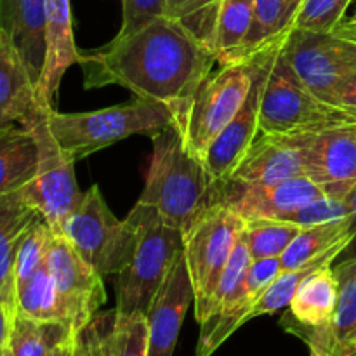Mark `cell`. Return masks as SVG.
Listing matches in <instances>:
<instances>
[{"instance_id": "cell-17", "label": "cell", "mask_w": 356, "mask_h": 356, "mask_svg": "<svg viewBox=\"0 0 356 356\" xmlns=\"http://www.w3.org/2000/svg\"><path fill=\"white\" fill-rule=\"evenodd\" d=\"M302 174L301 153L287 136L259 134L228 181L245 186H270Z\"/></svg>"}, {"instance_id": "cell-19", "label": "cell", "mask_w": 356, "mask_h": 356, "mask_svg": "<svg viewBox=\"0 0 356 356\" xmlns=\"http://www.w3.org/2000/svg\"><path fill=\"white\" fill-rule=\"evenodd\" d=\"M339 298V284L330 266L312 271L301 280L289 305L285 320L287 332L299 334L305 330H330Z\"/></svg>"}, {"instance_id": "cell-43", "label": "cell", "mask_w": 356, "mask_h": 356, "mask_svg": "<svg viewBox=\"0 0 356 356\" xmlns=\"http://www.w3.org/2000/svg\"><path fill=\"white\" fill-rule=\"evenodd\" d=\"M346 125H356V108H341Z\"/></svg>"}, {"instance_id": "cell-32", "label": "cell", "mask_w": 356, "mask_h": 356, "mask_svg": "<svg viewBox=\"0 0 356 356\" xmlns=\"http://www.w3.org/2000/svg\"><path fill=\"white\" fill-rule=\"evenodd\" d=\"M54 233H52L51 226L45 222L44 218L38 219L26 236L21 242L19 250H17L16 263H14V282L16 287L26 282L35 271L40 270L47 263L49 247H51Z\"/></svg>"}, {"instance_id": "cell-5", "label": "cell", "mask_w": 356, "mask_h": 356, "mask_svg": "<svg viewBox=\"0 0 356 356\" xmlns=\"http://www.w3.org/2000/svg\"><path fill=\"white\" fill-rule=\"evenodd\" d=\"M101 275L117 277L129 264L138 243V226L131 216L122 221L108 207L99 186L83 191L66 218L61 235Z\"/></svg>"}, {"instance_id": "cell-25", "label": "cell", "mask_w": 356, "mask_h": 356, "mask_svg": "<svg viewBox=\"0 0 356 356\" xmlns=\"http://www.w3.org/2000/svg\"><path fill=\"white\" fill-rule=\"evenodd\" d=\"M332 270L339 284V298L329 330L330 356H356V256Z\"/></svg>"}, {"instance_id": "cell-13", "label": "cell", "mask_w": 356, "mask_h": 356, "mask_svg": "<svg viewBox=\"0 0 356 356\" xmlns=\"http://www.w3.org/2000/svg\"><path fill=\"white\" fill-rule=\"evenodd\" d=\"M47 268L66 309L70 327L82 330L106 302L103 277L59 235H54L49 247Z\"/></svg>"}, {"instance_id": "cell-4", "label": "cell", "mask_w": 356, "mask_h": 356, "mask_svg": "<svg viewBox=\"0 0 356 356\" xmlns=\"http://www.w3.org/2000/svg\"><path fill=\"white\" fill-rule=\"evenodd\" d=\"M138 226V243L127 266L117 275V313H148L153 299L183 254V232L152 207L138 204L129 212Z\"/></svg>"}, {"instance_id": "cell-8", "label": "cell", "mask_w": 356, "mask_h": 356, "mask_svg": "<svg viewBox=\"0 0 356 356\" xmlns=\"http://www.w3.org/2000/svg\"><path fill=\"white\" fill-rule=\"evenodd\" d=\"M47 108L54 106L37 104L21 120L37 145V170L33 179L23 188V193L51 226L52 233L61 235L66 218L83 193L76 186L75 160L59 146L49 127Z\"/></svg>"}, {"instance_id": "cell-22", "label": "cell", "mask_w": 356, "mask_h": 356, "mask_svg": "<svg viewBox=\"0 0 356 356\" xmlns=\"http://www.w3.org/2000/svg\"><path fill=\"white\" fill-rule=\"evenodd\" d=\"M353 242L351 219L323 222L302 228L289 249L282 254V271H294L313 264H332Z\"/></svg>"}, {"instance_id": "cell-1", "label": "cell", "mask_w": 356, "mask_h": 356, "mask_svg": "<svg viewBox=\"0 0 356 356\" xmlns=\"http://www.w3.org/2000/svg\"><path fill=\"white\" fill-rule=\"evenodd\" d=\"M218 63L214 52L183 24L160 17L125 38L82 52L86 89L118 86L143 99L167 104L177 118Z\"/></svg>"}, {"instance_id": "cell-7", "label": "cell", "mask_w": 356, "mask_h": 356, "mask_svg": "<svg viewBox=\"0 0 356 356\" xmlns=\"http://www.w3.org/2000/svg\"><path fill=\"white\" fill-rule=\"evenodd\" d=\"M336 125H346L343 110L309 90L280 45L261 96L259 134L292 136Z\"/></svg>"}, {"instance_id": "cell-23", "label": "cell", "mask_w": 356, "mask_h": 356, "mask_svg": "<svg viewBox=\"0 0 356 356\" xmlns=\"http://www.w3.org/2000/svg\"><path fill=\"white\" fill-rule=\"evenodd\" d=\"M37 170V145L23 125L0 129V197L26 186Z\"/></svg>"}, {"instance_id": "cell-35", "label": "cell", "mask_w": 356, "mask_h": 356, "mask_svg": "<svg viewBox=\"0 0 356 356\" xmlns=\"http://www.w3.org/2000/svg\"><path fill=\"white\" fill-rule=\"evenodd\" d=\"M346 218H350V207L346 204V198H334L323 195V197L313 200L312 204L292 212L285 219L296 222L301 228H309V226L323 225V222L337 221V219Z\"/></svg>"}, {"instance_id": "cell-26", "label": "cell", "mask_w": 356, "mask_h": 356, "mask_svg": "<svg viewBox=\"0 0 356 356\" xmlns=\"http://www.w3.org/2000/svg\"><path fill=\"white\" fill-rule=\"evenodd\" d=\"M256 0H222L216 23L212 52L221 65L242 61L254 21Z\"/></svg>"}, {"instance_id": "cell-20", "label": "cell", "mask_w": 356, "mask_h": 356, "mask_svg": "<svg viewBox=\"0 0 356 356\" xmlns=\"http://www.w3.org/2000/svg\"><path fill=\"white\" fill-rule=\"evenodd\" d=\"M0 28L9 33L37 87L45 61V0H0Z\"/></svg>"}, {"instance_id": "cell-47", "label": "cell", "mask_w": 356, "mask_h": 356, "mask_svg": "<svg viewBox=\"0 0 356 356\" xmlns=\"http://www.w3.org/2000/svg\"><path fill=\"white\" fill-rule=\"evenodd\" d=\"M0 353H2V350H0Z\"/></svg>"}, {"instance_id": "cell-10", "label": "cell", "mask_w": 356, "mask_h": 356, "mask_svg": "<svg viewBox=\"0 0 356 356\" xmlns=\"http://www.w3.org/2000/svg\"><path fill=\"white\" fill-rule=\"evenodd\" d=\"M282 51L299 79L327 104L337 87L356 73V35L341 28L329 33L291 30Z\"/></svg>"}, {"instance_id": "cell-45", "label": "cell", "mask_w": 356, "mask_h": 356, "mask_svg": "<svg viewBox=\"0 0 356 356\" xmlns=\"http://www.w3.org/2000/svg\"><path fill=\"white\" fill-rule=\"evenodd\" d=\"M0 356H13V351H10V346H9V339H7V343L3 344L2 353H0Z\"/></svg>"}, {"instance_id": "cell-15", "label": "cell", "mask_w": 356, "mask_h": 356, "mask_svg": "<svg viewBox=\"0 0 356 356\" xmlns=\"http://www.w3.org/2000/svg\"><path fill=\"white\" fill-rule=\"evenodd\" d=\"M193 301V285L181 254L146 313L148 356H174L184 316Z\"/></svg>"}, {"instance_id": "cell-44", "label": "cell", "mask_w": 356, "mask_h": 356, "mask_svg": "<svg viewBox=\"0 0 356 356\" xmlns=\"http://www.w3.org/2000/svg\"><path fill=\"white\" fill-rule=\"evenodd\" d=\"M309 356H330V355L327 353L325 350H322V348L309 346Z\"/></svg>"}, {"instance_id": "cell-36", "label": "cell", "mask_w": 356, "mask_h": 356, "mask_svg": "<svg viewBox=\"0 0 356 356\" xmlns=\"http://www.w3.org/2000/svg\"><path fill=\"white\" fill-rule=\"evenodd\" d=\"M167 0H122V24L115 38H125L165 17Z\"/></svg>"}, {"instance_id": "cell-31", "label": "cell", "mask_w": 356, "mask_h": 356, "mask_svg": "<svg viewBox=\"0 0 356 356\" xmlns=\"http://www.w3.org/2000/svg\"><path fill=\"white\" fill-rule=\"evenodd\" d=\"M221 2L222 0H167L165 17L183 24L212 51Z\"/></svg>"}, {"instance_id": "cell-40", "label": "cell", "mask_w": 356, "mask_h": 356, "mask_svg": "<svg viewBox=\"0 0 356 356\" xmlns=\"http://www.w3.org/2000/svg\"><path fill=\"white\" fill-rule=\"evenodd\" d=\"M76 332H79V330H76ZM76 332H73L72 336H68L65 341H61L58 346L52 348V351L49 353V356H75Z\"/></svg>"}, {"instance_id": "cell-33", "label": "cell", "mask_w": 356, "mask_h": 356, "mask_svg": "<svg viewBox=\"0 0 356 356\" xmlns=\"http://www.w3.org/2000/svg\"><path fill=\"white\" fill-rule=\"evenodd\" d=\"M322 266H330V264H313V266L301 268V270L280 271V275H278V277L273 280V284L263 292L259 301H257L256 306L252 308L250 320L257 318V316L277 313L278 309L291 305L292 298H294L296 294V289H298V285L301 284L302 278Z\"/></svg>"}, {"instance_id": "cell-42", "label": "cell", "mask_w": 356, "mask_h": 356, "mask_svg": "<svg viewBox=\"0 0 356 356\" xmlns=\"http://www.w3.org/2000/svg\"><path fill=\"white\" fill-rule=\"evenodd\" d=\"M337 28H341V30L350 31V33H355L356 35V14H353V16H351V17H348V19L341 21V24Z\"/></svg>"}, {"instance_id": "cell-29", "label": "cell", "mask_w": 356, "mask_h": 356, "mask_svg": "<svg viewBox=\"0 0 356 356\" xmlns=\"http://www.w3.org/2000/svg\"><path fill=\"white\" fill-rule=\"evenodd\" d=\"M301 232V226L287 219L254 218L245 219L242 236L252 259H264L282 257Z\"/></svg>"}, {"instance_id": "cell-21", "label": "cell", "mask_w": 356, "mask_h": 356, "mask_svg": "<svg viewBox=\"0 0 356 356\" xmlns=\"http://www.w3.org/2000/svg\"><path fill=\"white\" fill-rule=\"evenodd\" d=\"M37 104L33 79L9 33L0 28V129L21 124Z\"/></svg>"}, {"instance_id": "cell-30", "label": "cell", "mask_w": 356, "mask_h": 356, "mask_svg": "<svg viewBox=\"0 0 356 356\" xmlns=\"http://www.w3.org/2000/svg\"><path fill=\"white\" fill-rule=\"evenodd\" d=\"M108 356H148V318L145 313L113 309L106 330Z\"/></svg>"}, {"instance_id": "cell-9", "label": "cell", "mask_w": 356, "mask_h": 356, "mask_svg": "<svg viewBox=\"0 0 356 356\" xmlns=\"http://www.w3.org/2000/svg\"><path fill=\"white\" fill-rule=\"evenodd\" d=\"M245 219L216 202L193 221L183 238V256L193 285L195 318L200 323L216 285L243 233Z\"/></svg>"}, {"instance_id": "cell-24", "label": "cell", "mask_w": 356, "mask_h": 356, "mask_svg": "<svg viewBox=\"0 0 356 356\" xmlns=\"http://www.w3.org/2000/svg\"><path fill=\"white\" fill-rule=\"evenodd\" d=\"M305 0H256L252 28L247 37L243 59L264 51L294 30L296 17Z\"/></svg>"}, {"instance_id": "cell-37", "label": "cell", "mask_w": 356, "mask_h": 356, "mask_svg": "<svg viewBox=\"0 0 356 356\" xmlns=\"http://www.w3.org/2000/svg\"><path fill=\"white\" fill-rule=\"evenodd\" d=\"M111 313H97L96 318L76 332V353L79 356H108L106 330Z\"/></svg>"}, {"instance_id": "cell-46", "label": "cell", "mask_w": 356, "mask_h": 356, "mask_svg": "<svg viewBox=\"0 0 356 356\" xmlns=\"http://www.w3.org/2000/svg\"><path fill=\"white\" fill-rule=\"evenodd\" d=\"M75 356H79V353H76V350H75Z\"/></svg>"}, {"instance_id": "cell-2", "label": "cell", "mask_w": 356, "mask_h": 356, "mask_svg": "<svg viewBox=\"0 0 356 356\" xmlns=\"http://www.w3.org/2000/svg\"><path fill=\"white\" fill-rule=\"evenodd\" d=\"M145 190L138 204L152 207L184 233L207 207L219 202V186L204 162L184 145L177 124L156 132Z\"/></svg>"}, {"instance_id": "cell-39", "label": "cell", "mask_w": 356, "mask_h": 356, "mask_svg": "<svg viewBox=\"0 0 356 356\" xmlns=\"http://www.w3.org/2000/svg\"><path fill=\"white\" fill-rule=\"evenodd\" d=\"M346 204L350 207V219H351V228H353V242L350 243L346 252H351L350 257L356 256V186L350 191L346 197Z\"/></svg>"}, {"instance_id": "cell-16", "label": "cell", "mask_w": 356, "mask_h": 356, "mask_svg": "<svg viewBox=\"0 0 356 356\" xmlns=\"http://www.w3.org/2000/svg\"><path fill=\"white\" fill-rule=\"evenodd\" d=\"M80 56L73 37L70 0H45V61L37 83L38 104L54 106L63 75L70 66L79 65Z\"/></svg>"}, {"instance_id": "cell-12", "label": "cell", "mask_w": 356, "mask_h": 356, "mask_svg": "<svg viewBox=\"0 0 356 356\" xmlns=\"http://www.w3.org/2000/svg\"><path fill=\"white\" fill-rule=\"evenodd\" d=\"M282 42L284 38L264 51L257 52L256 72H254L252 86L247 94L245 103L235 115V118L222 129L221 134L211 143L207 153L204 155L202 162L216 183L221 184L229 179L247 149L259 136L261 96H263L264 82H266L268 73H270Z\"/></svg>"}, {"instance_id": "cell-41", "label": "cell", "mask_w": 356, "mask_h": 356, "mask_svg": "<svg viewBox=\"0 0 356 356\" xmlns=\"http://www.w3.org/2000/svg\"><path fill=\"white\" fill-rule=\"evenodd\" d=\"M10 322H13V315H10L7 309L0 308V350H2L3 344L7 343V339H9Z\"/></svg>"}, {"instance_id": "cell-6", "label": "cell", "mask_w": 356, "mask_h": 356, "mask_svg": "<svg viewBox=\"0 0 356 356\" xmlns=\"http://www.w3.org/2000/svg\"><path fill=\"white\" fill-rule=\"evenodd\" d=\"M256 61L257 54H254L242 61L221 65L216 75H209L204 80L177 118L184 145L200 160H204L211 143L245 103L252 86Z\"/></svg>"}, {"instance_id": "cell-11", "label": "cell", "mask_w": 356, "mask_h": 356, "mask_svg": "<svg viewBox=\"0 0 356 356\" xmlns=\"http://www.w3.org/2000/svg\"><path fill=\"white\" fill-rule=\"evenodd\" d=\"M299 149L305 176L327 197L346 198L356 186V125L287 136Z\"/></svg>"}, {"instance_id": "cell-28", "label": "cell", "mask_w": 356, "mask_h": 356, "mask_svg": "<svg viewBox=\"0 0 356 356\" xmlns=\"http://www.w3.org/2000/svg\"><path fill=\"white\" fill-rule=\"evenodd\" d=\"M72 327L65 323L38 322L14 313L10 322L9 346L13 356H49L52 348L72 336Z\"/></svg>"}, {"instance_id": "cell-38", "label": "cell", "mask_w": 356, "mask_h": 356, "mask_svg": "<svg viewBox=\"0 0 356 356\" xmlns=\"http://www.w3.org/2000/svg\"><path fill=\"white\" fill-rule=\"evenodd\" d=\"M329 104L337 108H356V73L337 87Z\"/></svg>"}, {"instance_id": "cell-27", "label": "cell", "mask_w": 356, "mask_h": 356, "mask_svg": "<svg viewBox=\"0 0 356 356\" xmlns=\"http://www.w3.org/2000/svg\"><path fill=\"white\" fill-rule=\"evenodd\" d=\"M16 313L38 322L65 323L70 327L66 309L47 263L16 287Z\"/></svg>"}, {"instance_id": "cell-14", "label": "cell", "mask_w": 356, "mask_h": 356, "mask_svg": "<svg viewBox=\"0 0 356 356\" xmlns=\"http://www.w3.org/2000/svg\"><path fill=\"white\" fill-rule=\"evenodd\" d=\"M323 195L322 188L305 174L270 186H245L232 181L219 186V202L229 205L243 219H285Z\"/></svg>"}, {"instance_id": "cell-3", "label": "cell", "mask_w": 356, "mask_h": 356, "mask_svg": "<svg viewBox=\"0 0 356 356\" xmlns=\"http://www.w3.org/2000/svg\"><path fill=\"white\" fill-rule=\"evenodd\" d=\"M47 120L56 141L76 162L131 136H155L177 124V113L167 104L134 96L127 103L82 113L47 108Z\"/></svg>"}, {"instance_id": "cell-34", "label": "cell", "mask_w": 356, "mask_h": 356, "mask_svg": "<svg viewBox=\"0 0 356 356\" xmlns=\"http://www.w3.org/2000/svg\"><path fill=\"white\" fill-rule=\"evenodd\" d=\"M351 0H305L294 30L313 31V33H329L334 31L344 19Z\"/></svg>"}, {"instance_id": "cell-18", "label": "cell", "mask_w": 356, "mask_h": 356, "mask_svg": "<svg viewBox=\"0 0 356 356\" xmlns=\"http://www.w3.org/2000/svg\"><path fill=\"white\" fill-rule=\"evenodd\" d=\"M40 212L24 197L23 188L0 197V308L14 316L16 313V282L14 263L21 242Z\"/></svg>"}]
</instances>
